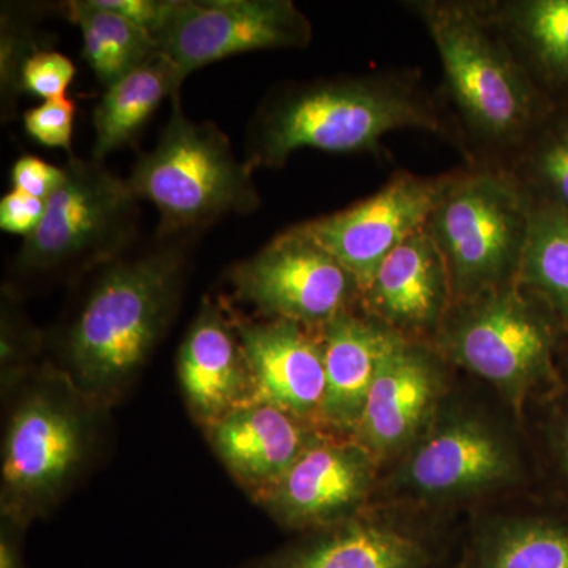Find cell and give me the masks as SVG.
Masks as SVG:
<instances>
[{"mask_svg":"<svg viewBox=\"0 0 568 568\" xmlns=\"http://www.w3.org/2000/svg\"><path fill=\"white\" fill-rule=\"evenodd\" d=\"M559 328L518 283L454 302L432 347L521 406L559 383Z\"/></svg>","mask_w":568,"mask_h":568,"instance_id":"obj_6","label":"cell"},{"mask_svg":"<svg viewBox=\"0 0 568 568\" xmlns=\"http://www.w3.org/2000/svg\"><path fill=\"white\" fill-rule=\"evenodd\" d=\"M85 452L80 414L51 394L26 398L11 418L3 448V489L33 503L54 495L73 476Z\"/></svg>","mask_w":568,"mask_h":568,"instance_id":"obj_14","label":"cell"},{"mask_svg":"<svg viewBox=\"0 0 568 568\" xmlns=\"http://www.w3.org/2000/svg\"><path fill=\"white\" fill-rule=\"evenodd\" d=\"M443 67L440 99L465 164L499 166L528 141L555 104L530 80L489 17L485 0H406Z\"/></svg>","mask_w":568,"mask_h":568,"instance_id":"obj_2","label":"cell"},{"mask_svg":"<svg viewBox=\"0 0 568 568\" xmlns=\"http://www.w3.org/2000/svg\"><path fill=\"white\" fill-rule=\"evenodd\" d=\"M182 88L178 70L163 54L110 85L93 110L92 159L104 162L133 142L164 100H181Z\"/></svg>","mask_w":568,"mask_h":568,"instance_id":"obj_23","label":"cell"},{"mask_svg":"<svg viewBox=\"0 0 568 568\" xmlns=\"http://www.w3.org/2000/svg\"><path fill=\"white\" fill-rule=\"evenodd\" d=\"M444 362L432 346L407 339L384 358L353 437L377 465L407 454L435 424Z\"/></svg>","mask_w":568,"mask_h":568,"instance_id":"obj_13","label":"cell"},{"mask_svg":"<svg viewBox=\"0 0 568 568\" xmlns=\"http://www.w3.org/2000/svg\"><path fill=\"white\" fill-rule=\"evenodd\" d=\"M0 568H20L17 552L6 538H2V545H0Z\"/></svg>","mask_w":568,"mask_h":568,"instance_id":"obj_34","label":"cell"},{"mask_svg":"<svg viewBox=\"0 0 568 568\" xmlns=\"http://www.w3.org/2000/svg\"><path fill=\"white\" fill-rule=\"evenodd\" d=\"M63 9L80 28L85 62L106 89L162 55L155 37L95 0H71Z\"/></svg>","mask_w":568,"mask_h":568,"instance_id":"obj_25","label":"cell"},{"mask_svg":"<svg viewBox=\"0 0 568 568\" xmlns=\"http://www.w3.org/2000/svg\"><path fill=\"white\" fill-rule=\"evenodd\" d=\"M377 463L355 439L316 437L261 500L284 526L323 529L362 510Z\"/></svg>","mask_w":568,"mask_h":568,"instance_id":"obj_12","label":"cell"},{"mask_svg":"<svg viewBox=\"0 0 568 568\" xmlns=\"http://www.w3.org/2000/svg\"><path fill=\"white\" fill-rule=\"evenodd\" d=\"M312 40V21L291 0H178L156 36L182 82L233 55L302 50Z\"/></svg>","mask_w":568,"mask_h":568,"instance_id":"obj_9","label":"cell"},{"mask_svg":"<svg viewBox=\"0 0 568 568\" xmlns=\"http://www.w3.org/2000/svg\"><path fill=\"white\" fill-rule=\"evenodd\" d=\"M304 424L278 407L250 403L211 425V439L231 473L261 493L316 439Z\"/></svg>","mask_w":568,"mask_h":568,"instance_id":"obj_20","label":"cell"},{"mask_svg":"<svg viewBox=\"0 0 568 568\" xmlns=\"http://www.w3.org/2000/svg\"><path fill=\"white\" fill-rule=\"evenodd\" d=\"M13 190L31 194L33 197L48 201L65 179L63 168L52 166L39 156L24 155L11 168Z\"/></svg>","mask_w":568,"mask_h":568,"instance_id":"obj_30","label":"cell"},{"mask_svg":"<svg viewBox=\"0 0 568 568\" xmlns=\"http://www.w3.org/2000/svg\"><path fill=\"white\" fill-rule=\"evenodd\" d=\"M47 7V6H44ZM43 6L37 3H2L0 17V106L3 121H10L20 99L21 74L26 62L36 52L50 50L40 39Z\"/></svg>","mask_w":568,"mask_h":568,"instance_id":"obj_27","label":"cell"},{"mask_svg":"<svg viewBox=\"0 0 568 568\" xmlns=\"http://www.w3.org/2000/svg\"><path fill=\"white\" fill-rule=\"evenodd\" d=\"M235 294L267 320L321 328L358 308L361 284L313 239L295 226L230 271Z\"/></svg>","mask_w":568,"mask_h":568,"instance_id":"obj_8","label":"cell"},{"mask_svg":"<svg viewBox=\"0 0 568 568\" xmlns=\"http://www.w3.org/2000/svg\"><path fill=\"white\" fill-rule=\"evenodd\" d=\"M454 175L455 170L433 178L398 171L366 200L294 226L334 254L362 293L388 254L424 230Z\"/></svg>","mask_w":568,"mask_h":568,"instance_id":"obj_10","label":"cell"},{"mask_svg":"<svg viewBox=\"0 0 568 568\" xmlns=\"http://www.w3.org/2000/svg\"><path fill=\"white\" fill-rule=\"evenodd\" d=\"M182 392L194 416L213 425L253 402L248 364L237 325L205 301L183 338L178 357Z\"/></svg>","mask_w":568,"mask_h":568,"instance_id":"obj_18","label":"cell"},{"mask_svg":"<svg viewBox=\"0 0 568 568\" xmlns=\"http://www.w3.org/2000/svg\"><path fill=\"white\" fill-rule=\"evenodd\" d=\"M555 448L560 467H562L564 473L568 477V414L566 417L560 418L558 426H556Z\"/></svg>","mask_w":568,"mask_h":568,"instance_id":"obj_33","label":"cell"},{"mask_svg":"<svg viewBox=\"0 0 568 568\" xmlns=\"http://www.w3.org/2000/svg\"><path fill=\"white\" fill-rule=\"evenodd\" d=\"M523 69L558 106L568 104V0H485Z\"/></svg>","mask_w":568,"mask_h":568,"instance_id":"obj_21","label":"cell"},{"mask_svg":"<svg viewBox=\"0 0 568 568\" xmlns=\"http://www.w3.org/2000/svg\"><path fill=\"white\" fill-rule=\"evenodd\" d=\"M253 173L215 123L193 121L179 100L155 148L138 156L126 182L159 212L156 235L175 237L256 212L261 196Z\"/></svg>","mask_w":568,"mask_h":568,"instance_id":"obj_4","label":"cell"},{"mask_svg":"<svg viewBox=\"0 0 568 568\" xmlns=\"http://www.w3.org/2000/svg\"><path fill=\"white\" fill-rule=\"evenodd\" d=\"M521 465L495 426L474 416L433 424L407 452L396 487L422 503L467 499L518 481Z\"/></svg>","mask_w":568,"mask_h":568,"instance_id":"obj_11","label":"cell"},{"mask_svg":"<svg viewBox=\"0 0 568 568\" xmlns=\"http://www.w3.org/2000/svg\"><path fill=\"white\" fill-rule=\"evenodd\" d=\"M454 568H568V515L489 518L474 528Z\"/></svg>","mask_w":568,"mask_h":568,"instance_id":"obj_22","label":"cell"},{"mask_svg":"<svg viewBox=\"0 0 568 568\" xmlns=\"http://www.w3.org/2000/svg\"><path fill=\"white\" fill-rule=\"evenodd\" d=\"M196 235L134 245L93 268L63 353L84 390L108 394L132 379L173 320Z\"/></svg>","mask_w":568,"mask_h":568,"instance_id":"obj_3","label":"cell"},{"mask_svg":"<svg viewBox=\"0 0 568 568\" xmlns=\"http://www.w3.org/2000/svg\"><path fill=\"white\" fill-rule=\"evenodd\" d=\"M518 286L568 336V213L532 204Z\"/></svg>","mask_w":568,"mask_h":568,"instance_id":"obj_24","label":"cell"},{"mask_svg":"<svg viewBox=\"0 0 568 568\" xmlns=\"http://www.w3.org/2000/svg\"><path fill=\"white\" fill-rule=\"evenodd\" d=\"M530 211L529 197L500 168L455 170L425 224L446 263L454 302L517 282Z\"/></svg>","mask_w":568,"mask_h":568,"instance_id":"obj_5","label":"cell"},{"mask_svg":"<svg viewBox=\"0 0 568 568\" xmlns=\"http://www.w3.org/2000/svg\"><path fill=\"white\" fill-rule=\"evenodd\" d=\"M497 168L518 183L530 204L568 213V104L556 108Z\"/></svg>","mask_w":568,"mask_h":568,"instance_id":"obj_26","label":"cell"},{"mask_svg":"<svg viewBox=\"0 0 568 568\" xmlns=\"http://www.w3.org/2000/svg\"><path fill=\"white\" fill-rule=\"evenodd\" d=\"M317 335L325 368L320 422L354 437L377 369L405 338L361 308L328 321Z\"/></svg>","mask_w":568,"mask_h":568,"instance_id":"obj_19","label":"cell"},{"mask_svg":"<svg viewBox=\"0 0 568 568\" xmlns=\"http://www.w3.org/2000/svg\"><path fill=\"white\" fill-rule=\"evenodd\" d=\"M422 130L459 151V134L440 95L413 70L284 82L264 97L246 126L245 163L280 170L302 149L377 153L387 134Z\"/></svg>","mask_w":568,"mask_h":568,"instance_id":"obj_1","label":"cell"},{"mask_svg":"<svg viewBox=\"0 0 568 568\" xmlns=\"http://www.w3.org/2000/svg\"><path fill=\"white\" fill-rule=\"evenodd\" d=\"M355 514L286 549L261 568H439L432 534L405 517Z\"/></svg>","mask_w":568,"mask_h":568,"instance_id":"obj_16","label":"cell"},{"mask_svg":"<svg viewBox=\"0 0 568 568\" xmlns=\"http://www.w3.org/2000/svg\"><path fill=\"white\" fill-rule=\"evenodd\" d=\"M560 349H568V336L567 338H562V342H560Z\"/></svg>","mask_w":568,"mask_h":568,"instance_id":"obj_35","label":"cell"},{"mask_svg":"<svg viewBox=\"0 0 568 568\" xmlns=\"http://www.w3.org/2000/svg\"><path fill=\"white\" fill-rule=\"evenodd\" d=\"M74 114L77 104L73 100L67 97L47 100L40 106L24 112L26 132L47 148L71 152Z\"/></svg>","mask_w":568,"mask_h":568,"instance_id":"obj_29","label":"cell"},{"mask_svg":"<svg viewBox=\"0 0 568 568\" xmlns=\"http://www.w3.org/2000/svg\"><path fill=\"white\" fill-rule=\"evenodd\" d=\"M95 3L132 21L156 40V36L170 21L178 0H95Z\"/></svg>","mask_w":568,"mask_h":568,"instance_id":"obj_32","label":"cell"},{"mask_svg":"<svg viewBox=\"0 0 568 568\" xmlns=\"http://www.w3.org/2000/svg\"><path fill=\"white\" fill-rule=\"evenodd\" d=\"M36 233L22 239L18 276L91 272L140 244V200L104 162L70 156Z\"/></svg>","mask_w":568,"mask_h":568,"instance_id":"obj_7","label":"cell"},{"mask_svg":"<svg viewBox=\"0 0 568 568\" xmlns=\"http://www.w3.org/2000/svg\"><path fill=\"white\" fill-rule=\"evenodd\" d=\"M47 212V201L11 190L0 201V227L22 239L36 233Z\"/></svg>","mask_w":568,"mask_h":568,"instance_id":"obj_31","label":"cell"},{"mask_svg":"<svg viewBox=\"0 0 568 568\" xmlns=\"http://www.w3.org/2000/svg\"><path fill=\"white\" fill-rule=\"evenodd\" d=\"M452 302L446 263L424 227L388 254L358 308L407 342L432 346Z\"/></svg>","mask_w":568,"mask_h":568,"instance_id":"obj_15","label":"cell"},{"mask_svg":"<svg viewBox=\"0 0 568 568\" xmlns=\"http://www.w3.org/2000/svg\"><path fill=\"white\" fill-rule=\"evenodd\" d=\"M77 67L73 61L59 51L41 50L36 52L21 74L22 93L29 92L47 100L63 99L67 89L73 82Z\"/></svg>","mask_w":568,"mask_h":568,"instance_id":"obj_28","label":"cell"},{"mask_svg":"<svg viewBox=\"0 0 568 568\" xmlns=\"http://www.w3.org/2000/svg\"><path fill=\"white\" fill-rule=\"evenodd\" d=\"M239 338L253 384V402L320 422L325 395L317 328L284 320L239 321Z\"/></svg>","mask_w":568,"mask_h":568,"instance_id":"obj_17","label":"cell"}]
</instances>
